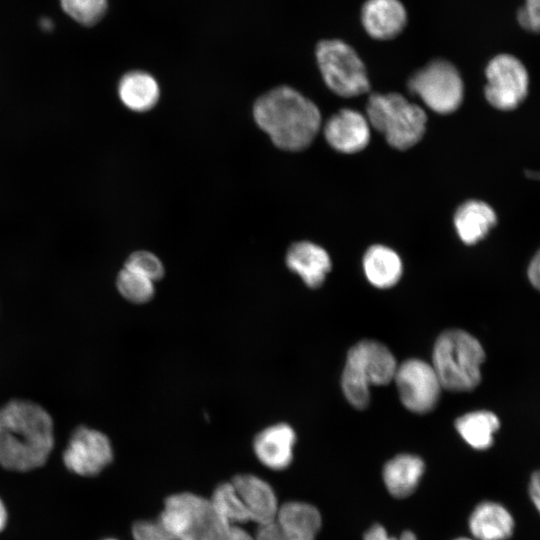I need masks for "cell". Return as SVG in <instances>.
Segmentation results:
<instances>
[{
  "mask_svg": "<svg viewBox=\"0 0 540 540\" xmlns=\"http://www.w3.org/2000/svg\"><path fill=\"white\" fill-rule=\"evenodd\" d=\"M519 23L527 30L540 31V0H525L518 13Z\"/></svg>",
  "mask_w": 540,
  "mask_h": 540,
  "instance_id": "29",
  "label": "cell"
},
{
  "mask_svg": "<svg viewBox=\"0 0 540 540\" xmlns=\"http://www.w3.org/2000/svg\"><path fill=\"white\" fill-rule=\"evenodd\" d=\"M529 495L530 498L540 513V470L535 471L529 482Z\"/></svg>",
  "mask_w": 540,
  "mask_h": 540,
  "instance_id": "33",
  "label": "cell"
},
{
  "mask_svg": "<svg viewBox=\"0 0 540 540\" xmlns=\"http://www.w3.org/2000/svg\"><path fill=\"white\" fill-rule=\"evenodd\" d=\"M421 458L411 454H400L389 460L383 469V480L389 493L404 498L413 493L424 473Z\"/></svg>",
  "mask_w": 540,
  "mask_h": 540,
  "instance_id": "20",
  "label": "cell"
},
{
  "mask_svg": "<svg viewBox=\"0 0 540 540\" xmlns=\"http://www.w3.org/2000/svg\"><path fill=\"white\" fill-rule=\"evenodd\" d=\"M7 522V511L6 508L0 499V532L4 529Z\"/></svg>",
  "mask_w": 540,
  "mask_h": 540,
  "instance_id": "35",
  "label": "cell"
},
{
  "mask_svg": "<svg viewBox=\"0 0 540 540\" xmlns=\"http://www.w3.org/2000/svg\"><path fill=\"white\" fill-rule=\"evenodd\" d=\"M393 380L403 405L419 414L434 409L443 389L432 364L421 359L403 361L397 366Z\"/></svg>",
  "mask_w": 540,
  "mask_h": 540,
  "instance_id": "10",
  "label": "cell"
},
{
  "mask_svg": "<svg viewBox=\"0 0 540 540\" xmlns=\"http://www.w3.org/2000/svg\"><path fill=\"white\" fill-rule=\"evenodd\" d=\"M327 143L336 151L357 153L369 144L370 124L360 112L343 108L333 114L323 129Z\"/></svg>",
  "mask_w": 540,
  "mask_h": 540,
  "instance_id": "12",
  "label": "cell"
},
{
  "mask_svg": "<svg viewBox=\"0 0 540 540\" xmlns=\"http://www.w3.org/2000/svg\"><path fill=\"white\" fill-rule=\"evenodd\" d=\"M229 540H254V536L239 525H232Z\"/></svg>",
  "mask_w": 540,
  "mask_h": 540,
  "instance_id": "34",
  "label": "cell"
},
{
  "mask_svg": "<svg viewBox=\"0 0 540 540\" xmlns=\"http://www.w3.org/2000/svg\"><path fill=\"white\" fill-rule=\"evenodd\" d=\"M275 521L287 540H315L321 527L319 511L298 501L282 504Z\"/></svg>",
  "mask_w": 540,
  "mask_h": 540,
  "instance_id": "19",
  "label": "cell"
},
{
  "mask_svg": "<svg viewBox=\"0 0 540 540\" xmlns=\"http://www.w3.org/2000/svg\"><path fill=\"white\" fill-rule=\"evenodd\" d=\"M455 540H475V539L462 537V538H457V539H455Z\"/></svg>",
  "mask_w": 540,
  "mask_h": 540,
  "instance_id": "38",
  "label": "cell"
},
{
  "mask_svg": "<svg viewBox=\"0 0 540 540\" xmlns=\"http://www.w3.org/2000/svg\"><path fill=\"white\" fill-rule=\"evenodd\" d=\"M361 22L374 39L389 40L398 36L407 24V11L400 0H366Z\"/></svg>",
  "mask_w": 540,
  "mask_h": 540,
  "instance_id": "15",
  "label": "cell"
},
{
  "mask_svg": "<svg viewBox=\"0 0 540 540\" xmlns=\"http://www.w3.org/2000/svg\"><path fill=\"white\" fill-rule=\"evenodd\" d=\"M366 114L369 124L385 137L391 147L398 150L413 147L426 130L425 111L398 93L371 94Z\"/></svg>",
  "mask_w": 540,
  "mask_h": 540,
  "instance_id": "6",
  "label": "cell"
},
{
  "mask_svg": "<svg viewBox=\"0 0 540 540\" xmlns=\"http://www.w3.org/2000/svg\"><path fill=\"white\" fill-rule=\"evenodd\" d=\"M285 262L310 288L320 287L332 267L327 251L310 241L293 243L287 250Z\"/></svg>",
  "mask_w": 540,
  "mask_h": 540,
  "instance_id": "16",
  "label": "cell"
},
{
  "mask_svg": "<svg viewBox=\"0 0 540 540\" xmlns=\"http://www.w3.org/2000/svg\"><path fill=\"white\" fill-rule=\"evenodd\" d=\"M527 274L531 284L540 291V249L531 259Z\"/></svg>",
  "mask_w": 540,
  "mask_h": 540,
  "instance_id": "32",
  "label": "cell"
},
{
  "mask_svg": "<svg viewBox=\"0 0 540 540\" xmlns=\"http://www.w3.org/2000/svg\"><path fill=\"white\" fill-rule=\"evenodd\" d=\"M158 518L176 540H229L232 526L209 499L190 492L168 496Z\"/></svg>",
  "mask_w": 540,
  "mask_h": 540,
  "instance_id": "5",
  "label": "cell"
},
{
  "mask_svg": "<svg viewBox=\"0 0 540 540\" xmlns=\"http://www.w3.org/2000/svg\"><path fill=\"white\" fill-rule=\"evenodd\" d=\"M363 269L372 285L386 289L400 280L403 265L401 258L394 250L385 245L375 244L364 254Z\"/></svg>",
  "mask_w": 540,
  "mask_h": 540,
  "instance_id": "22",
  "label": "cell"
},
{
  "mask_svg": "<svg viewBox=\"0 0 540 540\" xmlns=\"http://www.w3.org/2000/svg\"><path fill=\"white\" fill-rule=\"evenodd\" d=\"M54 446L53 420L40 405L22 399L0 408V465L26 472L45 464Z\"/></svg>",
  "mask_w": 540,
  "mask_h": 540,
  "instance_id": "1",
  "label": "cell"
},
{
  "mask_svg": "<svg viewBox=\"0 0 540 540\" xmlns=\"http://www.w3.org/2000/svg\"><path fill=\"white\" fill-rule=\"evenodd\" d=\"M484 95L491 106L507 111L517 108L526 98L529 76L523 63L510 54L492 58L485 70Z\"/></svg>",
  "mask_w": 540,
  "mask_h": 540,
  "instance_id": "9",
  "label": "cell"
},
{
  "mask_svg": "<svg viewBox=\"0 0 540 540\" xmlns=\"http://www.w3.org/2000/svg\"><path fill=\"white\" fill-rule=\"evenodd\" d=\"M209 500L218 514L231 525L250 521L249 514L231 481L217 485Z\"/></svg>",
  "mask_w": 540,
  "mask_h": 540,
  "instance_id": "24",
  "label": "cell"
},
{
  "mask_svg": "<svg viewBox=\"0 0 540 540\" xmlns=\"http://www.w3.org/2000/svg\"><path fill=\"white\" fill-rule=\"evenodd\" d=\"M131 535L133 540H176L159 518L134 522Z\"/></svg>",
  "mask_w": 540,
  "mask_h": 540,
  "instance_id": "28",
  "label": "cell"
},
{
  "mask_svg": "<svg viewBox=\"0 0 540 540\" xmlns=\"http://www.w3.org/2000/svg\"><path fill=\"white\" fill-rule=\"evenodd\" d=\"M118 95L128 109L145 112L158 102L160 88L151 74L135 70L122 76L118 84Z\"/></svg>",
  "mask_w": 540,
  "mask_h": 540,
  "instance_id": "21",
  "label": "cell"
},
{
  "mask_svg": "<svg viewBox=\"0 0 540 540\" xmlns=\"http://www.w3.org/2000/svg\"><path fill=\"white\" fill-rule=\"evenodd\" d=\"M296 433L287 423H276L259 431L253 439L256 458L271 470L287 468L293 459Z\"/></svg>",
  "mask_w": 540,
  "mask_h": 540,
  "instance_id": "14",
  "label": "cell"
},
{
  "mask_svg": "<svg viewBox=\"0 0 540 540\" xmlns=\"http://www.w3.org/2000/svg\"><path fill=\"white\" fill-rule=\"evenodd\" d=\"M469 529L475 540H507L513 534L514 520L501 504L485 501L471 513Z\"/></svg>",
  "mask_w": 540,
  "mask_h": 540,
  "instance_id": "18",
  "label": "cell"
},
{
  "mask_svg": "<svg viewBox=\"0 0 540 540\" xmlns=\"http://www.w3.org/2000/svg\"><path fill=\"white\" fill-rule=\"evenodd\" d=\"M316 60L326 86L341 97H355L370 90L365 65L356 51L338 39L322 40Z\"/></svg>",
  "mask_w": 540,
  "mask_h": 540,
  "instance_id": "7",
  "label": "cell"
},
{
  "mask_svg": "<svg viewBox=\"0 0 540 540\" xmlns=\"http://www.w3.org/2000/svg\"><path fill=\"white\" fill-rule=\"evenodd\" d=\"M397 362L392 352L375 340H362L350 348L341 386L348 402L357 409L369 404L370 386L386 385L394 379Z\"/></svg>",
  "mask_w": 540,
  "mask_h": 540,
  "instance_id": "4",
  "label": "cell"
},
{
  "mask_svg": "<svg viewBox=\"0 0 540 540\" xmlns=\"http://www.w3.org/2000/svg\"><path fill=\"white\" fill-rule=\"evenodd\" d=\"M113 460V448L102 432L86 426L77 427L63 453L65 466L80 476H95Z\"/></svg>",
  "mask_w": 540,
  "mask_h": 540,
  "instance_id": "11",
  "label": "cell"
},
{
  "mask_svg": "<svg viewBox=\"0 0 540 540\" xmlns=\"http://www.w3.org/2000/svg\"><path fill=\"white\" fill-rule=\"evenodd\" d=\"M242 500L250 521L257 525L272 522L276 519L280 505L273 488L262 478L241 473L231 479Z\"/></svg>",
  "mask_w": 540,
  "mask_h": 540,
  "instance_id": "13",
  "label": "cell"
},
{
  "mask_svg": "<svg viewBox=\"0 0 540 540\" xmlns=\"http://www.w3.org/2000/svg\"><path fill=\"white\" fill-rule=\"evenodd\" d=\"M455 427L472 448L486 450L493 444L494 434L500 427V421L493 412L478 410L457 418Z\"/></svg>",
  "mask_w": 540,
  "mask_h": 540,
  "instance_id": "23",
  "label": "cell"
},
{
  "mask_svg": "<svg viewBox=\"0 0 540 540\" xmlns=\"http://www.w3.org/2000/svg\"><path fill=\"white\" fill-rule=\"evenodd\" d=\"M103 540H117V539H114V538H107V539H103Z\"/></svg>",
  "mask_w": 540,
  "mask_h": 540,
  "instance_id": "39",
  "label": "cell"
},
{
  "mask_svg": "<svg viewBox=\"0 0 540 540\" xmlns=\"http://www.w3.org/2000/svg\"><path fill=\"white\" fill-rule=\"evenodd\" d=\"M155 282L149 278L123 267L116 277L119 294L133 304L149 302L155 294Z\"/></svg>",
  "mask_w": 540,
  "mask_h": 540,
  "instance_id": "25",
  "label": "cell"
},
{
  "mask_svg": "<svg viewBox=\"0 0 540 540\" xmlns=\"http://www.w3.org/2000/svg\"><path fill=\"white\" fill-rule=\"evenodd\" d=\"M257 526L254 540H287L275 520Z\"/></svg>",
  "mask_w": 540,
  "mask_h": 540,
  "instance_id": "31",
  "label": "cell"
},
{
  "mask_svg": "<svg viewBox=\"0 0 540 540\" xmlns=\"http://www.w3.org/2000/svg\"><path fill=\"white\" fill-rule=\"evenodd\" d=\"M63 11L84 26H93L104 16L107 0H60Z\"/></svg>",
  "mask_w": 540,
  "mask_h": 540,
  "instance_id": "26",
  "label": "cell"
},
{
  "mask_svg": "<svg viewBox=\"0 0 540 540\" xmlns=\"http://www.w3.org/2000/svg\"><path fill=\"white\" fill-rule=\"evenodd\" d=\"M124 267L149 278L153 282L159 281L165 274L161 260L154 253L145 250L131 253L125 261Z\"/></svg>",
  "mask_w": 540,
  "mask_h": 540,
  "instance_id": "27",
  "label": "cell"
},
{
  "mask_svg": "<svg viewBox=\"0 0 540 540\" xmlns=\"http://www.w3.org/2000/svg\"><path fill=\"white\" fill-rule=\"evenodd\" d=\"M407 87L438 114L456 111L463 101L464 84L457 68L447 60L436 59L416 71Z\"/></svg>",
  "mask_w": 540,
  "mask_h": 540,
  "instance_id": "8",
  "label": "cell"
},
{
  "mask_svg": "<svg viewBox=\"0 0 540 540\" xmlns=\"http://www.w3.org/2000/svg\"><path fill=\"white\" fill-rule=\"evenodd\" d=\"M253 117L274 145L286 151L307 148L321 126L316 104L288 86L276 87L259 97Z\"/></svg>",
  "mask_w": 540,
  "mask_h": 540,
  "instance_id": "2",
  "label": "cell"
},
{
  "mask_svg": "<svg viewBox=\"0 0 540 540\" xmlns=\"http://www.w3.org/2000/svg\"><path fill=\"white\" fill-rule=\"evenodd\" d=\"M364 540H417V538L411 531H405L399 537H391L381 525L375 524L365 533Z\"/></svg>",
  "mask_w": 540,
  "mask_h": 540,
  "instance_id": "30",
  "label": "cell"
},
{
  "mask_svg": "<svg viewBox=\"0 0 540 540\" xmlns=\"http://www.w3.org/2000/svg\"><path fill=\"white\" fill-rule=\"evenodd\" d=\"M40 25L45 30H51L53 27L52 21L50 19H42Z\"/></svg>",
  "mask_w": 540,
  "mask_h": 540,
  "instance_id": "36",
  "label": "cell"
},
{
  "mask_svg": "<svg viewBox=\"0 0 540 540\" xmlns=\"http://www.w3.org/2000/svg\"><path fill=\"white\" fill-rule=\"evenodd\" d=\"M453 222L461 241L474 245L484 239L496 225L497 215L486 202L471 199L457 208Z\"/></svg>",
  "mask_w": 540,
  "mask_h": 540,
  "instance_id": "17",
  "label": "cell"
},
{
  "mask_svg": "<svg viewBox=\"0 0 540 540\" xmlns=\"http://www.w3.org/2000/svg\"><path fill=\"white\" fill-rule=\"evenodd\" d=\"M526 176L530 179L540 180V171H526Z\"/></svg>",
  "mask_w": 540,
  "mask_h": 540,
  "instance_id": "37",
  "label": "cell"
},
{
  "mask_svg": "<svg viewBox=\"0 0 540 540\" xmlns=\"http://www.w3.org/2000/svg\"><path fill=\"white\" fill-rule=\"evenodd\" d=\"M485 352L481 343L461 329H449L437 338L432 366L442 388L454 392L475 389L481 382Z\"/></svg>",
  "mask_w": 540,
  "mask_h": 540,
  "instance_id": "3",
  "label": "cell"
}]
</instances>
